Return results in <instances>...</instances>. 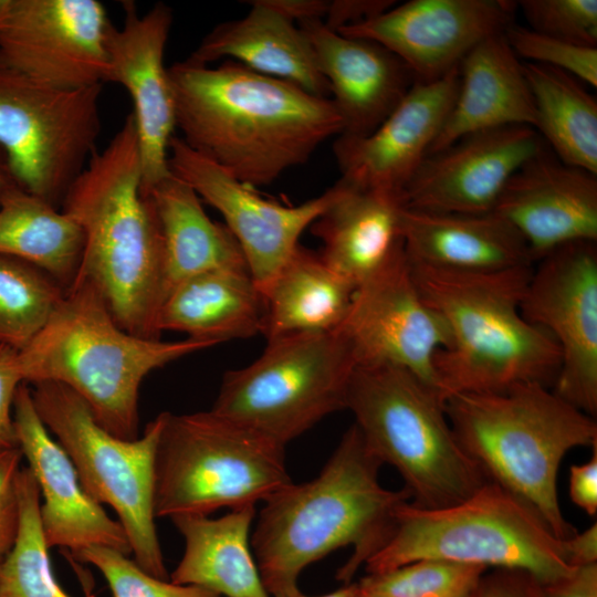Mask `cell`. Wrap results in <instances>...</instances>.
Instances as JSON below:
<instances>
[{"label": "cell", "instance_id": "obj_18", "mask_svg": "<svg viewBox=\"0 0 597 597\" xmlns=\"http://www.w3.org/2000/svg\"><path fill=\"white\" fill-rule=\"evenodd\" d=\"M124 22L107 38V82L123 85L133 101L140 154V191L147 195L170 175L169 143L176 128L172 91L164 56L172 11L156 3L139 14L132 1L123 2Z\"/></svg>", "mask_w": 597, "mask_h": 597}, {"label": "cell", "instance_id": "obj_21", "mask_svg": "<svg viewBox=\"0 0 597 597\" xmlns=\"http://www.w3.org/2000/svg\"><path fill=\"white\" fill-rule=\"evenodd\" d=\"M13 423L18 448L39 486L48 546L67 548L72 555L90 546L132 554L121 523L86 492L69 455L40 419L27 383L15 392Z\"/></svg>", "mask_w": 597, "mask_h": 597}, {"label": "cell", "instance_id": "obj_34", "mask_svg": "<svg viewBox=\"0 0 597 597\" xmlns=\"http://www.w3.org/2000/svg\"><path fill=\"white\" fill-rule=\"evenodd\" d=\"M19 499L17 538L0 561V597H72L53 573L40 517V491L27 465L19 473Z\"/></svg>", "mask_w": 597, "mask_h": 597}, {"label": "cell", "instance_id": "obj_15", "mask_svg": "<svg viewBox=\"0 0 597 597\" xmlns=\"http://www.w3.org/2000/svg\"><path fill=\"white\" fill-rule=\"evenodd\" d=\"M337 329L357 366L400 367L439 391L434 357L450 345V334L421 295L405 249L356 287Z\"/></svg>", "mask_w": 597, "mask_h": 597}, {"label": "cell", "instance_id": "obj_6", "mask_svg": "<svg viewBox=\"0 0 597 597\" xmlns=\"http://www.w3.org/2000/svg\"><path fill=\"white\" fill-rule=\"evenodd\" d=\"M465 452L496 483L531 506L561 541L576 534L562 513L557 478L565 454L597 446V423L540 383L444 398Z\"/></svg>", "mask_w": 597, "mask_h": 597}, {"label": "cell", "instance_id": "obj_13", "mask_svg": "<svg viewBox=\"0 0 597 597\" xmlns=\"http://www.w3.org/2000/svg\"><path fill=\"white\" fill-rule=\"evenodd\" d=\"M521 312L544 329L561 353L553 391L582 410L597 412V247L565 244L538 260Z\"/></svg>", "mask_w": 597, "mask_h": 597}, {"label": "cell", "instance_id": "obj_1", "mask_svg": "<svg viewBox=\"0 0 597 597\" xmlns=\"http://www.w3.org/2000/svg\"><path fill=\"white\" fill-rule=\"evenodd\" d=\"M168 76L180 138L252 188L305 164L344 130L331 98L232 61L177 62Z\"/></svg>", "mask_w": 597, "mask_h": 597}, {"label": "cell", "instance_id": "obj_41", "mask_svg": "<svg viewBox=\"0 0 597 597\" xmlns=\"http://www.w3.org/2000/svg\"><path fill=\"white\" fill-rule=\"evenodd\" d=\"M22 383L18 350L0 344V448L18 447L13 402L17 389Z\"/></svg>", "mask_w": 597, "mask_h": 597}, {"label": "cell", "instance_id": "obj_28", "mask_svg": "<svg viewBox=\"0 0 597 597\" xmlns=\"http://www.w3.org/2000/svg\"><path fill=\"white\" fill-rule=\"evenodd\" d=\"M265 298L248 270H212L177 284L165 297L157 329L217 345L262 334Z\"/></svg>", "mask_w": 597, "mask_h": 597}, {"label": "cell", "instance_id": "obj_39", "mask_svg": "<svg viewBox=\"0 0 597 597\" xmlns=\"http://www.w3.org/2000/svg\"><path fill=\"white\" fill-rule=\"evenodd\" d=\"M530 29L573 43L597 48L596 0H522Z\"/></svg>", "mask_w": 597, "mask_h": 597}, {"label": "cell", "instance_id": "obj_2", "mask_svg": "<svg viewBox=\"0 0 597 597\" xmlns=\"http://www.w3.org/2000/svg\"><path fill=\"white\" fill-rule=\"evenodd\" d=\"M381 465L353 423L316 478L292 482L263 502L250 543L271 597L298 588L307 566L347 546L353 553L336 579L352 583L387 538L398 509L410 502L405 488L380 484Z\"/></svg>", "mask_w": 597, "mask_h": 597}, {"label": "cell", "instance_id": "obj_31", "mask_svg": "<svg viewBox=\"0 0 597 597\" xmlns=\"http://www.w3.org/2000/svg\"><path fill=\"white\" fill-rule=\"evenodd\" d=\"M355 290L320 253L298 245L263 292L266 313L262 334L271 339L336 331Z\"/></svg>", "mask_w": 597, "mask_h": 597}, {"label": "cell", "instance_id": "obj_14", "mask_svg": "<svg viewBox=\"0 0 597 597\" xmlns=\"http://www.w3.org/2000/svg\"><path fill=\"white\" fill-rule=\"evenodd\" d=\"M112 27L97 0H0V62L61 88L104 84Z\"/></svg>", "mask_w": 597, "mask_h": 597}, {"label": "cell", "instance_id": "obj_5", "mask_svg": "<svg viewBox=\"0 0 597 597\" xmlns=\"http://www.w3.org/2000/svg\"><path fill=\"white\" fill-rule=\"evenodd\" d=\"M213 346L130 334L86 280L74 277L43 329L20 352L23 383H57L82 398L115 437H139V389L154 370Z\"/></svg>", "mask_w": 597, "mask_h": 597}, {"label": "cell", "instance_id": "obj_30", "mask_svg": "<svg viewBox=\"0 0 597 597\" xmlns=\"http://www.w3.org/2000/svg\"><path fill=\"white\" fill-rule=\"evenodd\" d=\"M146 196L154 202L163 234L164 300L177 284L195 275L248 270L233 234L208 217L201 199L184 180L170 172Z\"/></svg>", "mask_w": 597, "mask_h": 597}, {"label": "cell", "instance_id": "obj_35", "mask_svg": "<svg viewBox=\"0 0 597 597\" xmlns=\"http://www.w3.org/2000/svg\"><path fill=\"white\" fill-rule=\"evenodd\" d=\"M63 295L48 273L0 254V344L22 350L46 325Z\"/></svg>", "mask_w": 597, "mask_h": 597}, {"label": "cell", "instance_id": "obj_17", "mask_svg": "<svg viewBox=\"0 0 597 597\" xmlns=\"http://www.w3.org/2000/svg\"><path fill=\"white\" fill-rule=\"evenodd\" d=\"M516 4L503 0H410L337 30L395 54L415 82H432L459 67L486 38L503 33Z\"/></svg>", "mask_w": 597, "mask_h": 597}, {"label": "cell", "instance_id": "obj_29", "mask_svg": "<svg viewBox=\"0 0 597 597\" xmlns=\"http://www.w3.org/2000/svg\"><path fill=\"white\" fill-rule=\"evenodd\" d=\"M255 506L230 510L220 517L170 519L185 549L169 580L208 589L220 597H271L250 543Z\"/></svg>", "mask_w": 597, "mask_h": 597}, {"label": "cell", "instance_id": "obj_33", "mask_svg": "<svg viewBox=\"0 0 597 597\" xmlns=\"http://www.w3.org/2000/svg\"><path fill=\"white\" fill-rule=\"evenodd\" d=\"M535 107V126L563 163L597 175V101L576 77L524 62Z\"/></svg>", "mask_w": 597, "mask_h": 597}, {"label": "cell", "instance_id": "obj_23", "mask_svg": "<svg viewBox=\"0 0 597 597\" xmlns=\"http://www.w3.org/2000/svg\"><path fill=\"white\" fill-rule=\"evenodd\" d=\"M311 42L320 71L343 123L342 134L371 133L401 102L415 78L380 44L332 30L323 20L298 23Z\"/></svg>", "mask_w": 597, "mask_h": 597}, {"label": "cell", "instance_id": "obj_32", "mask_svg": "<svg viewBox=\"0 0 597 597\" xmlns=\"http://www.w3.org/2000/svg\"><path fill=\"white\" fill-rule=\"evenodd\" d=\"M83 247L82 229L62 209L18 184L0 190V254L72 282Z\"/></svg>", "mask_w": 597, "mask_h": 597}, {"label": "cell", "instance_id": "obj_20", "mask_svg": "<svg viewBox=\"0 0 597 597\" xmlns=\"http://www.w3.org/2000/svg\"><path fill=\"white\" fill-rule=\"evenodd\" d=\"M458 86L459 67L432 82H415L371 133L338 135L333 151L342 175L339 181L402 197L429 155L453 105Z\"/></svg>", "mask_w": 597, "mask_h": 597}, {"label": "cell", "instance_id": "obj_22", "mask_svg": "<svg viewBox=\"0 0 597 597\" xmlns=\"http://www.w3.org/2000/svg\"><path fill=\"white\" fill-rule=\"evenodd\" d=\"M524 240L532 261L573 242L597 241V175L547 146L509 180L493 210Z\"/></svg>", "mask_w": 597, "mask_h": 597}, {"label": "cell", "instance_id": "obj_7", "mask_svg": "<svg viewBox=\"0 0 597 597\" xmlns=\"http://www.w3.org/2000/svg\"><path fill=\"white\" fill-rule=\"evenodd\" d=\"M346 409L369 452L400 474L412 505H453L489 481L458 441L441 394L410 371L356 366Z\"/></svg>", "mask_w": 597, "mask_h": 597}, {"label": "cell", "instance_id": "obj_3", "mask_svg": "<svg viewBox=\"0 0 597 597\" xmlns=\"http://www.w3.org/2000/svg\"><path fill=\"white\" fill-rule=\"evenodd\" d=\"M139 142L133 113L67 189L62 211L82 229L74 277L88 281L126 332L159 339L164 242L149 196L140 191ZM73 281V280H72Z\"/></svg>", "mask_w": 597, "mask_h": 597}, {"label": "cell", "instance_id": "obj_44", "mask_svg": "<svg viewBox=\"0 0 597 597\" xmlns=\"http://www.w3.org/2000/svg\"><path fill=\"white\" fill-rule=\"evenodd\" d=\"M569 496L574 504L588 515L597 513V446L590 459L569 469Z\"/></svg>", "mask_w": 597, "mask_h": 597}, {"label": "cell", "instance_id": "obj_10", "mask_svg": "<svg viewBox=\"0 0 597 597\" xmlns=\"http://www.w3.org/2000/svg\"><path fill=\"white\" fill-rule=\"evenodd\" d=\"M36 412L72 461L86 492L112 507L134 561L150 575L169 579L154 510L155 457L164 412L138 438L113 436L94 419L85 401L57 383L32 385Z\"/></svg>", "mask_w": 597, "mask_h": 597}, {"label": "cell", "instance_id": "obj_50", "mask_svg": "<svg viewBox=\"0 0 597 597\" xmlns=\"http://www.w3.org/2000/svg\"><path fill=\"white\" fill-rule=\"evenodd\" d=\"M357 597H362V596L357 595Z\"/></svg>", "mask_w": 597, "mask_h": 597}, {"label": "cell", "instance_id": "obj_49", "mask_svg": "<svg viewBox=\"0 0 597 597\" xmlns=\"http://www.w3.org/2000/svg\"><path fill=\"white\" fill-rule=\"evenodd\" d=\"M12 184H17V181L13 177L8 158L0 148V190Z\"/></svg>", "mask_w": 597, "mask_h": 597}, {"label": "cell", "instance_id": "obj_37", "mask_svg": "<svg viewBox=\"0 0 597 597\" xmlns=\"http://www.w3.org/2000/svg\"><path fill=\"white\" fill-rule=\"evenodd\" d=\"M73 557L93 565L105 578L113 597H220L202 587L155 577L128 554L111 547L90 546Z\"/></svg>", "mask_w": 597, "mask_h": 597}, {"label": "cell", "instance_id": "obj_8", "mask_svg": "<svg viewBox=\"0 0 597 597\" xmlns=\"http://www.w3.org/2000/svg\"><path fill=\"white\" fill-rule=\"evenodd\" d=\"M421 559L520 570L540 585L576 568L565 541L531 506L491 481L453 505L421 509L404 503L387 538L364 565L367 574H376Z\"/></svg>", "mask_w": 597, "mask_h": 597}, {"label": "cell", "instance_id": "obj_40", "mask_svg": "<svg viewBox=\"0 0 597 597\" xmlns=\"http://www.w3.org/2000/svg\"><path fill=\"white\" fill-rule=\"evenodd\" d=\"M22 459L18 447L0 448V561L12 548L19 530Z\"/></svg>", "mask_w": 597, "mask_h": 597}, {"label": "cell", "instance_id": "obj_25", "mask_svg": "<svg viewBox=\"0 0 597 597\" xmlns=\"http://www.w3.org/2000/svg\"><path fill=\"white\" fill-rule=\"evenodd\" d=\"M535 126V107L523 63L503 33L476 44L459 65V86L429 155L478 132Z\"/></svg>", "mask_w": 597, "mask_h": 597}, {"label": "cell", "instance_id": "obj_9", "mask_svg": "<svg viewBox=\"0 0 597 597\" xmlns=\"http://www.w3.org/2000/svg\"><path fill=\"white\" fill-rule=\"evenodd\" d=\"M292 482L285 446L211 409L164 411L155 457L157 519L255 506Z\"/></svg>", "mask_w": 597, "mask_h": 597}, {"label": "cell", "instance_id": "obj_36", "mask_svg": "<svg viewBox=\"0 0 597 597\" xmlns=\"http://www.w3.org/2000/svg\"><path fill=\"white\" fill-rule=\"evenodd\" d=\"M486 568L441 559H421L367 574L358 583L362 597H472Z\"/></svg>", "mask_w": 597, "mask_h": 597}, {"label": "cell", "instance_id": "obj_16", "mask_svg": "<svg viewBox=\"0 0 597 597\" xmlns=\"http://www.w3.org/2000/svg\"><path fill=\"white\" fill-rule=\"evenodd\" d=\"M168 165L172 175L221 213L262 293L297 249L305 229L327 208L333 195L329 188L298 206L266 200L177 136L169 143Z\"/></svg>", "mask_w": 597, "mask_h": 597}, {"label": "cell", "instance_id": "obj_46", "mask_svg": "<svg viewBox=\"0 0 597 597\" xmlns=\"http://www.w3.org/2000/svg\"><path fill=\"white\" fill-rule=\"evenodd\" d=\"M285 18L298 23L311 20H324L328 1L324 0H263Z\"/></svg>", "mask_w": 597, "mask_h": 597}, {"label": "cell", "instance_id": "obj_19", "mask_svg": "<svg viewBox=\"0 0 597 597\" xmlns=\"http://www.w3.org/2000/svg\"><path fill=\"white\" fill-rule=\"evenodd\" d=\"M545 146L528 126L467 135L425 158L402 192L404 203L428 212H491L511 177Z\"/></svg>", "mask_w": 597, "mask_h": 597}, {"label": "cell", "instance_id": "obj_43", "mask_svg": "<svg viewBox=\"0 0 597 597\" xmlns=\"http://www.w3.org/2000/svg\"><path fill=\"white\" fill-rule=\"evenodd\" d=\"M388 0H334L328 1V10L323 22L332 30H339L368 20L390 7Z\"/></svg>", "mask_w": 597, "mask_h": 597}, {"label": "cell", "instance_id": "obj_12", "mask_svg": "<svg viewBox=\"0 0 597 597\" xmlns=\"http://www.w3.org/2000/svg\"><path fill=\"white\" fill-rule=\"evenodd\" d=\"M102 90L52 86L0 62V148L19 186L62 203L96 151Z\"/></svg>", "mask_w": 597, "mask_h": 597}, {"label": "cell", "instance_id": "obj_24", "mask_svg": "<svg viewBox=\"0 0 597 597\" xmlns=\"http://www.w3.org/2000/svg\"><path fill=\"white\" fill-rule=\"evenodd\" d=\"M332 199L311 224L323 243L324 262L355 287L376 274L404 249L401 196L364 190L339 180Z\"/></svg>", "mask_w": 597, "mask_h": 597}, {"label": "cell", "instance_id": "obj_42", "mask_svg": "<svg viewBox=\"0 0 597 597\" xmlns=\"http://www.w3.org/2000/svg\"><path fill=\"white\" fill-rule=\"evenodd\" d=\"M472 597H543L541 585L520 570L499 569L483 575Z\"/></svg>", "mask_w": 597, "mask_h": 597}, {"label": "cell", "instance_id": "obj_11", "mask_svg": "<svg viewBox=\"0 0 597 597\" xmlns=\"http://www.w3.org/2000/svg\"><path fill=\"white\" fill-rule=\"evenodd\" d=\"M356 366L338 329L274 337L253 363L226 373L211 410L286 447L346 409Z\"/></svg>", "mask_w": 597, "mask_h": 597}, {"label": "cell", "instance_id": "obj_27", "mask_svg": "<svg viewBox=\"0 0 597 597\" xmlns=\"http://www.w3.org/2000/svg\"><path fill=\"white\" fill-rule=\"evenodd\" d=\"M247 3L251 9L245 17L216 25L186 61L208 65L233 59L251 71L327 97L328 83L304 32L263 0Z\"/></svg>", "mask_w": 597, "mask_h": 597}, {"label": "cell", "instance_id": "obj_26", "mask_svg": "<svg viewBox=\"0 0 597 597\" xmlns=\"http://www.w3.org/2000/svg\"><path fill=\"white\" fill-rule=\"evenodd\" d=\"M409 261L462 272H494L533 264L516 230L494 211L428 212L407 208L401 218Z\"/></svg>", "mask_w": 597, "mask_h": 597}, {"label": "cell", "instance_id": "obj_47", "mask_svg": "<svg viewBox=\"0 0 597 597\" xmlns=\"http://www.w3.org/2000/svg\"><path fill=\"white\" fill-rule=\"evenodd\" d=\"M569 563L575 566L597 563L596 522L582 533L576 532L565 541Z\"/></svg>", "mask_w": 597, "mask_h": 597}, {"label": "cell", "instance_id": "obj_38", "mask_svg": "<svg viewBox=\"0 0 597 597\" xmlns=\"http://www.w3.org/2000/svg\"><path fill=\"white\" fill-rule=\"evenodd\" d=\"M519 59L563 71L584 84L597 86V48L536 32L513 22L503 32Z\"/></svg>", "mask_w": 597, "mask_h": 597}, {"label": "cell", "instance_id": "obj_48", "mask_svg": "<svg viewBox=\"0 0 597 597\" xmlns=\"http://www.w3.org/2000/svg\"><path fill=\"white\" fill-rule=\"evenodd\" d=\"M358 595V586L357 583H348L344 584L341 588L333 590L328 594L320 595V596H310L305 595L300 590V588H296L292 591L284 593L276 597H357Z\"/></svg>", "mask_w": 597, "mask_h": 597}, {"label": "cell", "instance_id": "obj_45", "mask_svg": "<svg viewBox=\"0 0 597 597\" xmlns=\"http://www.w3.org/2000/svg\"><path fill=\"white\" fill-rule=\"evenodd\" d=\"M541 590L543 597H597V563L578 566Z\"/></svg>", "mask_w": 597, "mask_h": 597}, {"label": "cell", "instance_id": "obj_4", "mask_svg": "<svg viewBox=\"0 0 597 597\" xmlns=\"http://www.w3.org/2000/svg\"><path fill=\"white\" fill-rule=\"evenodd\" d=\"M409 263L421 295L449 329L450 345L434 357L443 399L458 392H500L525 383L554 384L558 346L521 312L532 264L462 272Z\"/></svg>", "mask_w": 597, "mask_h": 597}]
</instances>
